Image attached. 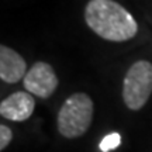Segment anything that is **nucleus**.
<instances>
[{"instance_id":"f03ea898","label":"nucleus","mask_w":152,"mask_h":152,"mask_svg":"<svg viewBox=\"0 0 152 152\" xmlns=\"http://www.w3.org/2000/svg\"><path fill=\"white\" fill-rule=\"evenodd\" d=\"M94 106L86 93H73L61 106L58 113V131L65 138L83 135L93 121Z\"/></svg>"},{"instance_id":"6e6552de","label":"nucleus","mask_w":152,"mask_h":152,"mask_svg":"<svg viewBox=\"0 0 152 152\" xmlns=\"http://www.w3.org/2000/svg\"><path fill=\"white\" fill-rule=\"evenodd\" d=\"M13 140V132L7 125H0V151L6 149V147L9 145Z\"/></svg>"},{"instance_id":"20e7f679","label":"nucleus","mask_w":152,"mask_h":152,"mask_svg":"<svg viewBox=\"0 0 152 152\" xmlns=\"http://www.w3.org/2000/svg\"><path fill=\"white\" fill-rule=\"evenodd\" d=\"M59 85L54 68L47 62H35L24 76V87L28 93L48 99Z\"/></svg>"},{"instance_id":"f257e3e1","label":"nucleus","mask_w":152,"mask_h":152,"mask_svg":"<svg viewBox=\"0 0 152 152\" xmlns=\"http://www.w3.org/2000/svg\"><path fill=\"white\" fill-rule=\"evenodd\" d=\"M89 28L100 38L124 42L138 33V24L128 10L114 0H90L85 9Z\"/></svg>"},{"instance_id":"423d86ee","label":"nucleus","mask_w":152,"mask_h":152,"mask_svg":"<svg viewBox=\"0 0 152 152\" xmlns=\"http://www.w3.org/2000/svg\"><path fill=\"white\" fill-rule=\"evenodd\" d=\"M27 64L10 47H0V77L6 83H17L27 75Z\"/></svg>"},{"instance_id":"39448f33","label":"nucleus","mask_w":152,"mask_h":152,"mask_svg":"<svg viewBox=\"0 0 152 152\" xmlns=\"http://www.w3.org/2000/svg\"><path fill=\"white\" fill-rule=\"evenodd\" d=\"M35 109V100L28 92H16L1 100L0 114L10 121H26L31 117Z\"/></svg>"},{"instance_id":"7ed1b4c3","label":"nucleus","mask_w":152,"mask_h":152,"mask_svg":"<svg viewBox=\"0 0 152 152\" xmlns=\"http://www.w3.org/2000/svg\"><path fill=\"white\" fill-rule=\"evenodd\" d=\"M152 94V64L137 61L127 71L123 82V100L130 110H141Z\"/></svg>"},{"instance_id":"0eeeda50","label":"nucleus","mask_w":152,"mask_h":152,"mask_svg":"<svg viewBox=\"0 0 152 152\" xmlns=\"http://www.w3.org/2000/svg\"><path fill=\"white\" fill-rule=\"evenodd\" d=\"M121 144V137H120L118 132H111V134H109V135H106L100 141V145H99V148H100V151L103 152H109L111 151V149H114V148H117Z\"/></svg>"}]
</instances>
